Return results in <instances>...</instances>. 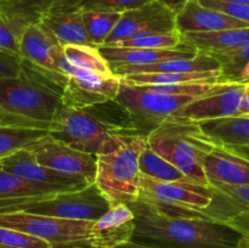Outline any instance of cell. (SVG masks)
Wrapping results in <instances>:
<instances>
[{
	"mask_svg": "<svg viewBox=\"0 0 249 248\" xmlns=\"http://www.w3.org/2000/svg\"><path fill=\"white\" fill-rule=\"evenodd\" d=\"M135 213L134 242L158 248H236L243 236L228 224L172 215L142 202L129 204Z\"/></svg>",
	"mask_w": 249,
	"mask_h": 248,
	"instance_id": "cell-1",
	"label": "cell"
},
{
	"mask_svg": "<svg viewBox=\"0 0 249 248\" xmlns=\"http://www.w3.org/2000/svg\"><path fill=\"white\" fill-rule=\"evenodd\" d=\"M49 133L77 150L95 156L109 136L139 134L130 114L116 100L83 108L63 106Z\"/></svg>",
	"mask_w": 249,
	"mask_h": 248,
	"instance_id": "cell-2",
	"label": "cell"
},
{
	"mask_svg": "<svg viewBox=\"0 0 249 248\" xmlns=\"http://www.w3.org/2000/svg\"><path fill=\"white\" fill-rule=\"evenodd\" d=\"M147 136L112 135L100 148L95 184L111 206L131 204L140 195V157Z\"/></svg>",
	"mask_w": 249,
	"mask_h": 248,
	"instance_id": "cell-3",
	"label": "cell"
},
{
	"mask_svg": "<svg viewBox=\"0 0 249 248\" xmlns=\"http://www.w3.org/2000/svg\"><path fill=\"white\" fill-rule=\"evenodd\" d=\"M147 143L190 180L211 186L203 163L219 143L204 133L199 122L173 114L147 136Z\"/></svg>",
	"mask_w": 249,
	"mask_h": 248,
	"instance_id": "cell-4",
	"label": "cell"
},
{
	"mask_svg": "<svg viewBox=\"0 0 249 248\" xmlns=\"http://www.w3.org/2000/svg\"><path fill=\"white\" fill-rule=\"evenodd\" d=\"M62 92L53 74L23 58L17 77L0 79V106L10 113L43 124L50 131L63 107Z\"/></svg>",
	"mask_w": 249,
	"mask_h": 248,
	"instance_id": "cell-5",
	"label": "cell"
},
{
	"mask_svg": "<svg viewBox=\"0 0 249 248\" xmlns=\"http://www.w3.org/2000/svg\"><path fill=\"white\" fill-rule=\"evenodd\" d=\"M139 202L172 215L201 218L203 211L213 201L211 186L194 181H162L140 175Z\"/></svg>",
	"mask_w": 249,
	"mask_h": 248,
	"instance_id": "cell-6",
	"label": "cell"
},
{
	"mask_svg": "<svg viewBox=\"0 0 249 248\" xmlns=\"http://www.w3.org/2000/svg\"><path fill=\"white\" fill-rule=\"evenodd\" d=\"M121 88L114 100L130 114L136 131L148 136L168 117L195 100V96L170 95L157 91L146 85H134L121 79Z\"/></svg>",
	"mask_w": 249,
	"mask_h": 248,
	"instance_id": "cell-7",
	"label": "cell"
},
{
	"mask_svg": "<svg viewBox=\"0 0 249 248\" xmlns=\"http://www.w3.org/2000/svg\"><path fill=\"white\" fill-rule=\"evenodd\" d=\"M94 221L71 220L27 212L0 213V226L14 229L50 243L51 248L89 245Z\"/></svg>",
	"mask_w": 249,
	"mask_h": 248,
	"instance_id": "cell-8",
	"label": "cell"
},
{
	"mask_svg": "<svg viewBox=\"0 0 249 248\" xmlns=\"http://www.w3.org/2000/svg\"><path fill=\"white\" fill-rule=\"evenodd\" d=\"M55 62L58 71L66 74L62 92L65 107L83 108L111 101L118 95L122 83L121 78L116 74H100L71 65L63 53V45L56 49Z\"/></svg>",
	"mask_w": 249,
	"mask_h": 248,
	"instance_id": "cell-9",
	"label": "cell"
},
{
	"mask_svg": "<svg viewBox=\"0 0 249 248\" xmlns=\"http://www.w3.org/2000/svg\"><path fill=\"white\" fill-rule=\"evenodd\" d=\"M109 208H111L109 201L94 182L82 190L61 192L43 201L12 207L1 213L27 212V213L40 214V215L53 216V218L95 221L101 218Z\"/></svg>",
	"mask_w": 249,
	"mask_h": 248,
	"instance_id": "cell-10",
	"label": "cell"
},
{
	"mask_svg": "<svg viewBox=\"0 0 249 248\" xmlns=\"http://www.w3.org/2000/svg\"><path fill=\"white\" fill-rule=\"evenodd\" d=\"M26 150L44 167L62 174L84 177L89 184H94L96 180V156L77 150L50 133L32 143Z\"/></svg>",
	"mask_w": 249,
	"mask_h": 248,
	"instance_id": "cell-11",
	"label": "cell"
},
{
	"mask_svg": "<svg viewBox=\"0 0 249 248\" xmlns=\"http://www.w3.org/2000/svg\"><path fill=\"white\" fill-rule=\"evenodd\" d=\"M173 31H178L177 14L158 0H153L138 9L123 12L105 45L143 34L168 33Z\"/></svg>",
	"mask_w": 249,
	"mask_h": 248,
	"instance_id": "cell-12",
	"label": "cell"
},
{
	"mask_svg": "<svg viewBox=\"0 0 249 248\" xmlns=\"http://www.w3.org/2000/svg\"><path fill=\"white\" fill-rule=\"evenodd\" d=\"M245 84L216 83L208 92L196 97L177 112V116L196 122L240 116Z\"/></svg>",
	"mask_w": 249,
	"mask_h": 248,
	"instance_id": "cell-13",
	"label": "cell"
},
{
	"mask_svg": "<svg viewBox=\"0 0 249 248\" xmlns=\"http://www.w3.org/2000/svg\"><path fill=\"white\" fill-rule=\"evenodd\" d=\"M0 165L7 172L43 187L51 194L77 191L90 185L84 177L58 173L41 165L28 150L1 158Z\"/></svg>",
	"mask_w": 249,
	"mask_h": 248,
	"instance_id": "cell-14",
	"label": "cell"
},
{
	"mask_svg": "<svg viewBox=\"0 0 249 248\" xmlns=\"http://www.w3.org/2000/svg\"><path fill=\"white\" fill-rule=\"evenodd\" d=\"M135 213L129 204H116L97 220L91 229L90 246L94 248H116L133 240Z\"/></svg>",
	"mask_w": 249,
	"mask_h": 248,
	"instance_id": "cell-15",
	"label": "cell"
},
{
	"mask_svg": "<svg viewBox=\"0 0 249 248\" xmlns=\"http://www.w3.org/2000/svg\"><path fill=\"white\" fill-rule=\"evenodd\" d=\"M100 53L111 65L112 71L133 66H147L168 60L192 58L198 51L182 43L174 49H131L100 46Z\"/></svg>",
	"mask_w": 249,
	"mask_h": 248,
	"instance_id": "cell-16",
	"label": "cell"
},
{
	"mask_svg": "<svg viewBox=\"0 0 249 248\" xmlns=\"http://www.w3.org/2000/svg\"><path fill=\"white\" fill-rule=\"evenodd\" d=\"M246 27H249L247 22L203 6L198 0H190L177 14V29L181 34L218 32Z\"/></svg>",
	"mask_w": 249,
	"mask_h": 248,
	"instance_id": "cell-17",
	"label": "cell"
},
{
	"mask_svg": "<svg viewBox=\"0 0 249 248\" xmlns=\"http://www.w3.org/2000/svg\"><path fill=\"white\" fill-rule=\"evenodd\" d=\"M79 2L80 0H67L49 12L40 22L62 45H91L83 21V10Z\"/></svg>",
	"mask_w": 249,
	"mask_h": 248,
	"instance_id": "cell-18",
	"label": "cell"
},
{
	"mask_svg": "<svg viewBox=\"0 0 249 248\" xmlns=\"http://www.w3.org/2000/svg\"><path fill=\"white\" fill-rule=\"evenodd\" d=\"M60 45L62 44L45 26L32 24L22 34L19 53L22 58L50 74H63L55 62V51Z\"/></svg>",
	"mask_w": 249,
	"mask_h": 248,
	"instance_id": "cell-19",
	"label": "cell"
},
{
	"mask_svg": "<svg viewBox=\"0 0 249 248\" xmlns=\"http://www.w3.org/2000/svg\"><path fill=\"white\" fill-rule=\"evenodd\" d=\"M203 165L209 185H249V160L226 146H216L207 156Z\"/></svg>",
	"mask_w": 249,
	"mask_h": 248,
	"instance_id": "cell-20",
	"label": "cell"
},
{
	"mask_svg": "<svg viewBox=\"0 0 249 248\" xmlns=\"http://www.w3.org/2000/svg\"><path fill=\"white\" fill-rule=\"evenodd\" d=\"M213 201L203 211L201 218L226 224L238 214L249 211V185L211 184Z\"/></svg>",
	"mask_w": 249,
	"mask_h": 248,
	"instance_id": "cell-21",
	"label": "cell"
},
{
	"mask_svg": "<svg viewBox=\"0 0 249 248\" xmlns=\"http://www.w3.org/2000/svg\"><path fill=\"white\" fill-rule=\"evenodd\" d=\"M57 194L24 180L0 165V213L22 204L39 202Z\"/></svg>",
	"mask_w": 249,
	"mask_h": 248,
	"instance_id": "cell-22",
	"label": "cell"
},
{
	"mask_svg": "<svg viewBox=\"0 0 249 248\" xmlns=\"http://www.w3.org/2000/svg\"><path fill=\"white\" fill-rule=\"evenodd\" d=\"M220 62L214 56L206 53H197L192 58H180V60H168L162 62L152 63L147 66H133L114 70L113 73L119 78L130 74H142V73H179V72H209L220 71Z\"/></svg>",
	"mask_w": 249,
	"mask_h": 248,
	"instance_id": "cell-23",
	"label": "cell"
},
{
	"mask_svg": "<svg viewBox=\"0 0 249 248\" xmlns=\"http://www.w3.org/2000/svg\"><path fill=\"white\" fill-rule=\"evenodd\" d=\"M182 43L192 46L199 53H219L236 50L249 43V27L225 29L218 32L181 34Z\"/></svg>",
	"mask_w": 249,
	"mask_h": 248,
	"instance_id": "cell-24",
	"label": "cell"
},
{
	"mask_svg": "<svg viewBox=\"0 0 249 248\" xmlns=\"http://www.w3.org/2000/svg\"><path fill=\"white\" fill-rule=\"evenodd\" d=\"M67 0H0V17L24 28L40 23L41 19Z\"/></svg>",
	"mask_w": 249,
	"mask_h": 248,
	"instance_id": "cell-25",
	"label": "cell"
},
{
	"mask_svg": "<svg viewBox=\"0 0 249 248\" xmlns=\"http://www.w3.org/2000/svg\"><path fill=\"white\" fill-rule=\"evenodd\" d=\"M207 135L219 145H249V116L199 122Z\"/></svg>",
	"mask_w": 249,
	"mask_h": 248,
	"instance_id": "cell-26",
	"label": "cell"
},
{
	"mask_svg": "<svg viewBox=\"0 0 249 248\" xmlns=\"http://www.w3.org/2000/svg\"><path fill=\"white\" fill-rule=\"evenodd\" d=\"M123 82L134 85H170L190 84V83H212L215 84L220 79V71L209 72H179V73H142L130 74L121 78Z\"/></svg>",
	"mask_w": 249,
	"mask_h": 248,
	"instance_id": "cell-27",
	"label": "cell"
},
{
	"mask_svg": "<svg viewBox=\"0 0 249 248\" xmlns=\"http://www.w3.org/2000/svg\"><path fill=\"white\" fill-rule=\"evenodd\" d=\"M63 53L68 62L75 67L105 75L114 74L111 65L102 56L97 46L68 44L63 45Z\"/></svg>",
	"mask_w": 249,
	"mask_h": 248,
	"instance_id": "cell-28",
	"label": "cell"
},
{
	"mask_svg": "<svg viewBox=\"0 0 249 248\" xmlns=\"http://www.w3.org/2000/svg\"><path fill=\"white\" fill-rule=\"evenodd\" d=\"M48 133L43 129L0 125V159L26 150Z\"/></svg>",
	"mask_w": 249,
	"mask_h": 248,
	"instance_id": "cell-29",
	"label": "cell"
},
{
	"mask_svg": "<svg viewBox=\"0 0 249 248\" xmlns=\"http://www.w3.org/2000/svg\"><path fill=\"white\" fill-rule=\"evenodd\" d=\"M121 17L119 12L83 10V21L91 45L104 46Z\"/></svg>",
	"mask_w": 249,
	"mask_h": 248,
	"instance_id": "cell-30",
	"label": "cell"
},
{
	"mask_svg": "<svg viewBox=\"0 0 249 248\" xmlns=\"http://www.w3.org/2000/svg\"><path fill=\"white\" fill-rule=\"evenodd\" d=\"M140 173L156 180L162 181H192L182 172H180L175 165L168 162L152 148L147 147L143 150L140 157Z\"/></svg>",
	"mask_w": 249,
	"mask_h": 248,
	"instance_id": "cell-31",
	"label": "cell"
},
{
	"mask_svg": "<svg viewBox=\"0 0 249 248\" xmlns=\"http://www.w3.org/2000/svg\"><path fill=\"white\" fill-rule=\"evenodd\" d=\"M182 44V36L179 31L168 33H152L135 36L128 40L118 41L105 46L114 48H131V49H174Z\"/></svg>",
	"mask_w": 249,
	"mask_h": 248,
	"instance_id": "cell-32",
	"label": "cell"
},
{
	"mask_svg": "<svg viewBox=\"0 0 249 248\" xmlns=\"http://www.w3.org/2000/svg\"><path fill=\"white\" fill-rule=\"evenodd\" d=\"M220 62V79L219 83L235 82L243 65L249 60V43L236 50L226 53H209Z\"/></svg>",
	"mask_w": 249,
	"mask_h": 248,
	"instance_id": "cell-33",
	"label": "cell"
},
{
	"mask_svg": "<svg viewBox=\"0 0 249 248\" xmlns=\"http://www.w3.org/2000/svg\"><path fill=\"white\" fill-rule=\"evenodd\" d=\"M0 248H51V246L28 233L0 226Z\"/></svg>",
	"mask_w": 249,
	"mask_h": 248,
	"instance_id": "cell-34",
	"label": "cell"
},
{
	"mask_svg": "<svg viewBox=\"0 0 249 248\" xmlns=\"http://www.w3.org/2000/svg\"><path fill=\"white\" fill-rule=\"evenodd\" d=\"M153 0H80L82 10H95V11L123 12L138 9Z\"/></svg>",
	"mask_w": 249,
	"mask_h": 248,
	"instance_id": "cell-35",
	"label": "cell"
},
{
	"mask_svg": "<svg viewBox=\"0 0 249 248\" xmlns=\"http://www.w3.org/2000/svg\"><path fill=\"white\" fill-rule=\"evenodd\" d=\"M24 31L26 28L21 24L0 17V48L21 56L19 40Z\"/></svg>",
	"mask_w": 249,
	"mask_h": 248,
	"instance_id": "cell-36",
	"label": "cell"
},
{
	"mask_svg": "<svg viewBox=\"0 0 249 248\" xmlns=\"http://www.w3.org/2000/svg\"><path fill=\"white\" fill-rule=\"evenodd\" d=\"M198 1L203 6L218 10V11L224 12L229 16H232L235 18L249 23V5L229 4V2L220 1V0H198Z\"/></svg>",
	"mask_w": 249,
	"mask_h": 248,
	"instance_id": "cell-37",
	"label": "cell"
},
{
	"mask_svg": "<svg viewBox=\"0 0 249 248\" xmlns=\"http://www.w3.org/2000/svg\"><path fill=\"white\" fill-rule=\"evenodd\" d=\"M22 56L0 48V79L17 77L22 70Z\"/></svg>",
	"mask_w": 249,
	"mask_h": 248,
	"instance_id": "cell-38",
	"label": "cell"
},
{
	"mask_svg": "<svg viewBox=\"0 0 249 248\" xmlns=\"http://www.w3.org/2000/svg\"><path fill=\"white\" fill-rule=\"evenodd\" d=\"M0 125L1 126H22V128H36V129H43V130H48L45 125L36 122L31 121L24 117L17 116V114L10 113L6 109L2 108L0 106ZM49 131V130H48Z\"/></svg>",
	"mask_w": 249,
	"mask_h": 248,
	"instance_id": "cell-39",
	"label": "cell"
},
{
	"mask_svg": "<svg viewBox=\"0 0 249 248\" xmlns=\"http://www.w3.org/2000/svg\"><path fill=\"white\" fill-rule=\"evenodd\" d=\"M226 224L237 230L249 242V211L238 214Z\"/></svg>",
	"mask_w": 249,
	"mask_h": 248,
	"instance_id": "cell-40",
	"label": "cell"
},
{
	"mask_svg": "<svg viewBox=\"0 0 249 248\" xmlns=\"http://www.w3.org/2000/svg\"><path fill=\"white\" fill-rule=\"evenodd\" d=\"M158 1H160L163 5L169 7L172 11H174L175 14H178L190 0H158Z\"/></svg>",
	"mask_w": 249,
	"mask_h": 248,
	"instance_id": "cell-41",
	"label": "cell"
},
{
	"mask_svg": "<svg viewBox=\"0 0 249 248\" xmlns=\"http://www.w3.org/2000/svg\"><path fill=\"white\" fill-rule=\"evenodd\" d=\"M240 116H249V83L245 84V91H243Z\"/></svg>",
	"mask_w": 249,
	"mask_h": 248,
	"instance_id": "cell-42",
	"label": "cell"
},
{
	"mask_svg": "<svg viewBox=\"0 0 249 248\" xmlns=\"http://www.w3.org/2000/svg\"><path fill=\"white\" fill-rule=\"evenodd\" d=\"M225 146V145H224ZM229 150H231L232 152L237 153L241 157L246 158V159L249 160V145H243V146H237V145H229L226 146Z\"/></svg>",
	"mask_w": 249,
	"mask_h": 248,
	"instance_id": "cell-43",
	"label": "cell"
},
{
	"mask_svg": "<svg viewBox=\"0 0 249 248\" xmlns=\"http://www.w3.org/2000/svg\"><path fill=\"white\" fill-rule=\"evenodd\" d=\"M235 82L242 83V84H247V83H249V60L243 65L242 70L240 71Z\"/></svg>",
	"mask_w": 249,
	"mask_h": 248,
	"instance_id": "cell-44",
	"label": "cell"
},
{
	"mask_svg": "<svg viewBox=\"0 0 249 248\" xmlns=\"http://www.w3.org/2000/svg\"><path fill=\"white\" fill-rule=\"evenodd\" d=\"M116 248H158V247H153V246L142 245V243H138V242H134V241H129V242L123 243V245L117 246Z\"/></svg>",
	"mask_w": 249,
	"mask_h": 248,
	"instance_id": "cell-45",
	"label": "cell"
},
{
	"mask_svg": "<svg viewBox=\"0 0 249 248\" xmlns=\"http://www.w3.org/2000/svg\"><path fill=\"white\" fill-rule=\"evenodd\" d=\"M220 1L229 2V4H237V5H249V0H220Z\"/></svg>",
	"mask_w": 249,
	"mask_h": 248,
	"instance_id": "cell-46",
	"label": "cell"
},
{
	"mask_svg": "<svg viewBox=\"0 0 249 248\" xmlns=\"http://www.w3.org/2000/svg\"><path fill=\"white\" fill-rule=\"evenodd\" d=\"M236 248H249V242L245 237H242V240L240 241V243H238V246Z\"/></svg>",
	"mask_w": 249,
	"mask_h": 248,
	"instance_id": "cell-47",
	"label": "cell"
},
{
	"mask_svg": "<svg viewBox=\"0 0 249 248\" xmlns=\"http://www.w3.org/2000/svg\"><path fill=\"white\" fill-rule=\"evenodd\" d=\"M67 248H94L89 245H83V246H75V247H67Z\"/></svg>",
	"mask_w": 249,
	"mask_h": 248,
	"instance_id": "cell-48",
	"label": "cell"
}]
</instances>
